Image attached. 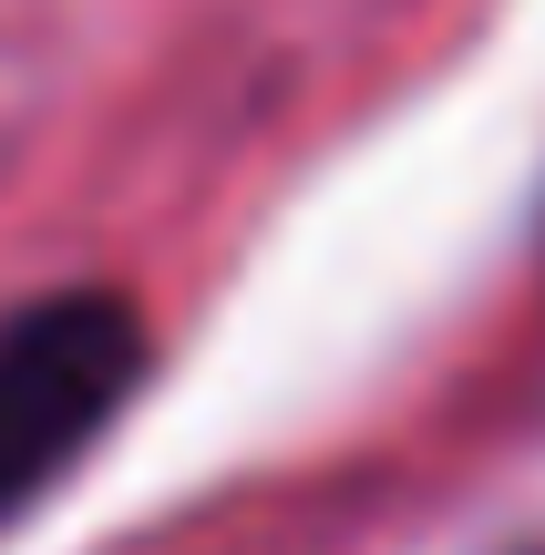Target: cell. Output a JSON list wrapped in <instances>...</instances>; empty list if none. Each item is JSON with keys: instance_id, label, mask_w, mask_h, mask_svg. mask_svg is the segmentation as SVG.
I'll return each instance as SVG.
<instances>
[{"instance_id": "obj_1", "label": "cell", "mask_w": 545, "mask_h": 555, "mask_svg": "<svg viewBox=\"0 0 545 555\" xmlns=\"http://www.w3.org/2000/svg\"><path fill=\"white\" fill-rule=\"evenodd\" d=\"M144 319L114 288H62L0 330V515L52 494L62 463L134 401Z\"/></svg>"}]
</instances>
